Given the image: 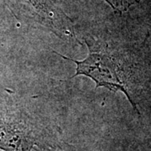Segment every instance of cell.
I'll list each match as a JSON object with an SVG mask.
<instances>
[{"mask_svg":"<svg viewBox=\"0 0 151 151\" xmlns=\"http://www.w3.org/2000/svg\"><path fill=\"white\" fill-rule=\"evenodd\" d=\"M86 43L89 52L83 60H76L60 55L62 58L70 60L76 65V74L72 78L77 76H85L95 81L97 87L103 86L113 92H123L139 113L136 103L130 95L127 76L120 60L107 46L87 41Z\"/></svg>","mask_w":151,"mask_h":151,"instance_id":"1","label":"cell"},{"mask_svg":"<svg viewBox=\"0 0 151 151\" xmlns=\"http://www.w3.org/2000/svg\"><path fill=\"white\" fill-rule=\"evenodd\" d=\"M14 15L41 24L60 37L70 35L72 26L70 19L50 0H4Z\"/></svg>","mask_w":151,"mask_h":151,"instance_id":"2","label":"cell"},{"mask_svg":"<svg viewBox=\"0 0 151 151\" xmlns=\"http://www.w3.org/2000/svg\"><path fill=\"white\" fill-rule=\"evenodd\" d=\"M36 145V137L28 119L21 115L0 117V150L28 151Z\"/></svg>","mask_w":151,"mask_h":151,"instance_id":"3","label":"cell"},{"mask_svg":"<svg viewBox=\"0 0 151 151\" xmlns=\"http://www.w3.org/2000/svg\"><path fill=\"white\" fill-rule=\"evenodd\" d=\"M113 9L119 13L127 11L132 5L139 4L140 0H105Z\"/></svg>","mask_w":151,"mask_h":151,"instance_id":"4","label":"cell"}]
</instances>
